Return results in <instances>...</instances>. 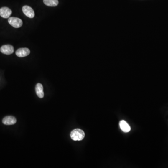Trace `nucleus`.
<instances>
[{
	"mask_svg": "<svg viewBox=\"0 0 168 168\" xmlns=\"http://www.w3.org/2000/svg\"><path fill=\"white\" fill-rule=\"evenodd\" d=\"M8 22L11 26L15 28H20L22 25L21 19L15 17H11L8 19Z\"/></svg>",
	"mask_w": 168,
	"mask_h": 168,
	"instance_id": "f03ea898",
	"label": "nucleus"
},
{
	"mask_svg": "<svg viewBox=\"0 0 168 168\" xmlns=\"http://www.w3.org/2000/svg\"><path fill=\"white\" fill-rule=\"evenodd\" d=\"M71 138L73 141H81L84 139L85 134L83 130L80 129H75L70 134Z\"/></svg>",
	"mask_w": 168,
	"mask_h": 168,
	"instance_id": "f257e3e1",
	"label": "nucleus"
},
{
	"mask_svg": "<svg viewBox=\"0 0 168 168\" xmlns=\"http://www.w3.org/2000/svg\"><path fill=\"white\" fill-rule=\"evenodd\" d=\"M22 11L25 16L30 18H33L35 17V12L33 9L29 6H24L22 8Z\"/></svg>",
	"mask_w": 168,
	"mask_h": 168,
	"instance_id": "20e7f679",
	"label": "nucleus"
},
{
	"mask_svg": "<svg viewBox=\"0 0 168 168\" xmlns=\"http://www.w3.org/2000/svg\"><path fill=\"white\" fill-rule=\"evenodd\" d=\"M0 51L3 54L10 55L12 54L14 52V48L13 46H12L11 45H4L1 47Z\"/></svg>",
	"mask_w": 168,
	"mask_h": 168,
	"instance_id": "7ed1b4c3",
	"label": "nucleus"
},
{
	"mask_svg": "<svg viewBox=\"0 0 168 168\" xmlns=\"http://www.w3.org/2000/svg\"><path fill=\"white\" fill-rule=\"evenodd\" d=\"M119 125H120V128L123 132L127 133L130 131L131 128H130V126H129L127 122L125 121H123V120L121 121L119 123Z\"/></svg>",
	"mask_w": 168,
	"mask_h": 168,
	"instance_id": "1a4fd4ad",
	"label": "nucleus"
},
{
	"mask_svg": "<svg viewBox=\"0 0 168 168\" xmlns=\"http://www.w3.org/2000/svg\"><path fill=\"white\" fill-rule=\"evenodd\" d=\"M30 52V50L27 48H22L17 50L16 54L18 57H23L29 55Z\"/></svg>",
	"mask_w": 168,
	"mask_h": 168,
	"instance_id": "39448f33",
	"label": "nucleus"
},
{
	"mask_svg": "<svg viewBox=\"0 0 168 168\" xmlns=\"http://www.w3.org/2000/svg\"><path fill=\"white\" fill-rule=\"evenodd\" d=\"M17 122L16 118L12 116H8L4 118L2 120V123L6 125H11L15 124Z\"/></svg>",
	"mask_w": 168,
	"mask_h": 168,
	"instance_id": "0eeeda50",
	"label": "nucleus"
},
{
	"mask_svg": "<svg viewBox=\"0 0 168 168\" xmlns=\"http://www.w3.org/2000/svg\"><path fill=\"white\" fill-rule=\"evenodd\" d=\"M44 3L49 7H56L58 4V0H44Z\"/></svg>",
	"mask_w": 168,
	"mask_h": 168,
	"instance_id": "9d476101",
	"label": "nucleus"
},
{
	"mask_svg": "<svg viewBox=\"0 0 168 168\" xmlns=\"http://www.w3.org/2000/svg\"><path fill=\"white\" fill-rule=\"evenodd\" d=\"M35 90L37 96L40 98H43L44 96L43 85L40 83H38L36 85Z\"/></svg>",
	"mask_w": 168,
	"mask_h": 168,
	"instance_id": "6e6552de",
	"label": "nucleus"
},
{
	"mask_svg": "<svg viewBox=\"0 0 168 168\" xmlns=\"http://www.w3.org/2000/svg\"><path fill=\"white\" fill-rule=\"evenodd\" d=\"M12 14L11 9L7 7H2L0 9V16L4 18H8Z\"/></svg>",
	"mask_w": 168,
	"mask_h": 168,
	"instance_id": "423d86ee",
	"label": "nucleus"
}]
</instances>
